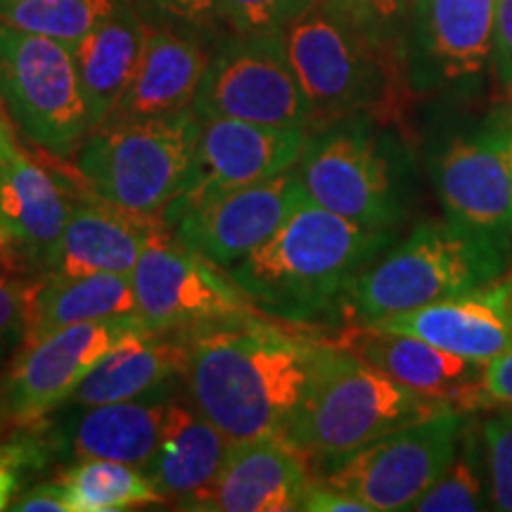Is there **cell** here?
Here are the masks:
<instances>
[{"label":"cell","instance_id":"1","mask_svg":"<svg viewBox=\"0 0 512 512\" xmlns=\"http://www.w3.org/2000/svg\"><path fill=\"white\" fill-rule=\"evenodd\" d=\"M190 403L230 441L283 437L304 399L318 339L249 316L190 332Z\"/></svg>","mask_w":512,"mask_h":512},{"label":"cell","instance_id":"2","mask_svg":"<svg viewBox=\"0 0 512 512\" xmlns=\"http://www.w3.org/2000/svg\"><path fill=\"white\" fill-rule=\"evenodd\" d=\"M396 230L368 228L306 200L228 275L259 311L290 323L342 313L358 273L394 245Z\"/></svg>","mask_w":512,"mask_h":512},{"label":"cell","instance_id":"3","mask_svg":"<svg viewBox=\"0 0 512 512\" xmlns=\"http://www.w3.org/2000/svg\"><path fill=\"white\" fill-rule=\"evenodd\" d=\"M283 34L316 121L394 117L406 62L392 34L368 27L330 0H318Z\"/></svg>","mask_w":512,"mask_h":512},{"label":"cell","instance_id":"4","mask_svg":"<svg viewBox=\"0 0 512 512\" xmlns=\"http://www.w3.org/2000/svg\"><path fill=\"white\" fill-rule=\"evenodd\" d=\"M446 411L458 408L392 380L335 342H318L304 399L283 439L320 463Z\"/></svg>","mask_w":512,"mask_h":512},{"label":"cell","instance_id":"5","mask_svg":"<svg viewBox=\"0 0 512 512\" xmlns=\"http://www.w3.org/2000/svg\"><path fill=\"white\" fill-rule=\"evenodd\" d=\"M510 247L448 221L425 223L358 273L342 313L373 325L477 290L508 271Z\"/></svg>","mask_w":512,"mask_h":512},{"label":"cell","instance_id":"6","mask_svg":"<svg viewBox=\"0 0 512 512\" xmlns=\"http://www.w3.org/2000/svg\"><path fill=\"white\" fill-rule=\"evenodd\" d=\"M200 128L195 107L171 117L102 124L76 150V169L98 200L162 219L188 185Z\"/></svg>","mask_w":512,"mask_h":512},{"label":"cell","instance_id":"7","mask_svg":"<svg viewBox=\"0 0 512 512\" xmlns=\"http://www.w3.org/2000/svg\"><path fill=\"white\" fill-rule=\"evenodd\" d=\"M370 117L330 121L306 140L294 164L306 195L320 207L368 228L396 230L406 216L403 162Z\"/></svg>","mask_w":512,"mask_h":512},{"label":"cell","instance_id":"8","mask_svg":"<svg viewBox=\"0 0 512 512\" xmlns=\"http://www.w3.org/2000/svg\"><path fill=\"white\" fill-rule=\"evenodd\" d=\"M0 98L27 138L55 157L76 155L93 131L74 50L0 24Z\"/></svg>","mask_w":512,"mask_h":512},{"label":"cell","instance_id":"9","mask_svg":"<svg viewBox=\"0 0 512 512\" xmlns=\"http://www.w3.org/2000/svg\"><path fill=\"white\" fill-rule=\"evenodd\" d=\"M470 411H446L342 456L320 460V482L373 512L411 510L446 470Z\"/></svg>","mask_w":512,"mask_h":512},{"label":"cell","instance_id":"10","mask_svg":"<svg viewBox=\"0 0 512 512\" xmlns=\"http://www.w3.org/2000/svg\"><path fill=\"white\" fill-rule=\"evenodd\" d=\"M200 119L309 128L313 107L287 55L283 31L238 34L209 60L192 102Z\"/></svg>","mask_w":512,"mask_h":512},{"label":"cell","instance_id":"11","mask_svg":"<svg viewBox=\"0 0 512 512\" xmlns=\"http://www.w3.org/2000/svg\"><path fill=\"white\" fill-rule=\"evenodd\" d=\"M138 313L67 325L24 344L0 384V403L15 425H36L69 401L83 377L121 344L155 337Z\"/></svg>","mask_w":512,"mask_h":512},{"label":"cell","instance_id":"12","mask_svg":"<svg viewBox=\"0 0 512 512\" xmlns=\"http://www.w3.org/2000/svg\"><path fill=\"white\" fill-rule=\"evenodd\" d=\"M131 280L138 316L157 335H190L259 311L228 273L223 275L219 266L183 245L176 235L147 247Z\"/></svg>","mask_w":512,"mask_h":512},{"label":"cell","instance_id":"13","mask_svg":"<svg viewBox=\"0 0 512 512\" xmlns=\"http://www.w3.org/2000/svg\"><path fill=\"white\" fill-rule=\"evenodd\" d=\"M498 0H418L403 62L415 93H472L494 62Z\"/></svg>","mask_w":512,"mask_h":512},{"label":"cell","instance_id":"14","mask_svg":"<svg viewBox=\"0 0 512 512\" xmlns=\"http://www.w3.org/2000/svg\"><path fill=\"white\" fill-rule=\"evenodd\" d=\"M200 140L183 195L164 211L174 230L192 209L223 192L247 188L290 171L302 157L306 128L252 124L240 119H200Z\"/></svg>","mask_w":512,"mask_h":512},{"label":"cell","instance_id":"15","mask_svg":"<svg viewBox=\"0 0 512 512\" xmlns=\"http://www.w3.org/2000/svg\"><path fill=\"white\" fill-rule=\"evenodd\" d=\"M309 200L297 169L268 181L223 192L188 211L174 235L223 271L261 247Z\"/></svg>","mask_w":512,"mask_h":512},{"label":"cell","instance_id":"16","mask_svg":"<svg viewBox=\"0 0 512 512\" xmlns=\"http://www.w3.org/2000/svg\"><path fill=\"white\" fill-rule=\"evenodd\" d=\"M446 221L512 245V181L503 126L453 138L432 162Z\"/></svg>","mask_w":512,"mask_h":512},{"label":"cell","instance_id":"17","mask_svg":"<svg viewBox=\"0 0 512 512\" xmlns=\"http://www.w3.org/2000/svg\"><path fill=\"white\" fill-rule=\"evenodd\" d=\"M311 486L306 458L283 437L233 441L219 475L200 494L178 503L202 512L302 510Z\"/></svg>","mask_w":512,"mask_h":512},{"label":"cell","instance_id":"18","mask_svg":"<svg viewBox=\"0 0 512 512\" xmlns=\"http://www.w3.org/2000/svg\"><path fill=\"white\" fill-rule=\"evenodd\" d=\"M335 344L349 349L392 380L420 394L448 401L458 411H472L486 396L482 389L484 363L448 354L406 332L351 323L347 330L339 332Z\"/></svg>","mask_w":512,"mask_h":512},{"label":"cell","instance_id":"19","mask_svg":"<svg viewBox=\"0 0 512 512\" xmlns=\"http://www.w3.org/2000/svg\"><path fill=\"white\" fill-rule=\"evenodd\" d=\"M373 325L420 337L467 361L489 363L512 347V266L477 290Z\"/></svg>","mask_w":512,"mask_h":512},{"label":"cell","instance_id":"20","mask_svg":"<svg viewBox=\"0 0 512 512\" xmlns=\"http://www.w3.org/2000/svg\"><path fill=\"white\" fill-rule=\"evenodd\" d=\"M166 238L174 230L159 216L128 214L102 200L79 204L43 268L55 275H131L145 249Z\"/></svg>","mask_w":512,"mask_h":512},{"label":"cell","instance_id":"21","mask_svg":"<svg viewBox=\"0 0 512 512\" xmlns=\"http://www.w3.org/2000/svg\"><path fill=\"white\" fill-rule=\"evenodd\" d=\"M72 202L53 176L12 145L0 159V235L12 254L43 266L72 216Z\"/></svg>","mask_w":512,"mask_h":512},{"label":"cell","instance_id":"22","mask_svg":"<svg viewBox=\"0 0 512 512\" xmlns=\"http://www.w3.org/2000/svg\"><path fill=\"white\" fill-rule=\"evenodd\" d=\"M166 384L128 401L83 406L67 420L57 448L74 460L105 458L143 467L155 456L164 432L166 411L171 406Z\"/></svg>","mask_w":512,"mask_h":512},{"label":"cell","instance_id":"23","mask_svg":"<svg viewBox=\"0 0 512 512\" xmlns=\"http://www.w3.org/2000/svg\"><path fill=\"white\" fill-rule=\"evenodd\" d=\"M207 64V55L188 38L147 29L136 74L102 124L159 119L188 110L200 91Z\"/></svg>","mask_w":512,"mask_h":512},{"label":"cell","instance_id":"24","mask_svg":"<svg viewBox=\"0 0 512 512\" xmlns=\"http://www.w3.org/2000/svg\"><path fill=\"white\" fill-rule=\"evenodd\" d=\"M230 441L195 406L171 401L159 446L143 472L152 479L162 501H185L214 482L226 463Z\"/></svg>","mask_w":512,"mask_h":512},{"label":"cell","instance_id":"25","mask_svg":"<svg viewBox=\"0 0 512 512\" xmlns=\"http://www.w3.org/2000/svg\"><path fill=\"white\" fill-rule=\"evenodd\" d=\"M147 29L126 3H117L112 15L74 48L83 98L91 112L93 128L110 117L126 86L136 74L143 55Z\"/></svg>","mask_w":512,"mask_h":512},{"label":"cell","instance_id":"26","mask_svg":"<svg viewBox=\"0 0 512 512\" xmlns=\"http://www.w3.org/2000/svg\"><path fill=\"white\" fill-rule=\"evenodd\" d=\"M138 313L136 290L126 273L55 275L29 290L24 344L38 342L67 325Z\"/></svg>","mask_w":512,"mask_h":512},{"label":"cell","instance_id":"27","mask_svg":"<svg viewBox=\"0 0 512 512\" xmlns=\"http://www.w3.org/2000/svg\"><path fill=\"white\" fill-rule=\"evenodd\" d=\"M188 351V335L169 339L155 335L121 344L83 377L67 403L83 408L143 396L162 384H169L176 375H183Z\"/></svg>","mask_w":512,"mask_h":512},{"label":"cell","instance_id":"28","mask_svg":"<svg viewBox=\"0 0 512 512\" xmlns=\"http://www.w3.org/2000/svg\"><path fill=\"white\" fill-rule=\"evenodd\" d=\"M67 489L72 512H117L162 501L140 467L105 458H79L57 479Z\"/></svg>","mask_w":512,"mask_h":512},{"label":"cell","instance_id":"29","mask_svg":"<svg viewBox=\"0 0 512 512\" xmlns=\"http://www.w3.org/2000/svg\"><path fill=\"white\" fill-rule=\"evenodd\" d=\"M491 508L489 470L482 439V422L467 413L456 453L430 489L413 503L418 512H477Z\"/></svg>","mask_w":512,"mask_h":512},{"label":"cell","instance_id":"30","mask_svg":"<svg viewBox=\"0 0 512 512\" xmlns=\"http://www.w3.org/2000/svg\"><path fill=\"white\" fill-rule=\"evenodd\" d=\"M119 0H0L3 27L46 36L76 48Z\"/></svg>","mask_w":512,"mask_h":512},{"label":"cell","instance_id":"31","mask_svg":"<svg viewBox=\"0 0 512 512\" xmlns=\"http://www.w3.org/2000/svg\"><path fill=\"white\" fill-rule=\"evenodd\" d=\"M316 3L318 0H219L216 12L235 29V34H256L283 31Z\"/></svg>","mask_w":512,"mask_h":512},{"label":"cell","instance_id":"32","mask_svg":"<svg viewBox=\"0 0 512 512\" xmlns=\"http://www.w3.org/2000/svg\"><path fill=\"white\" fill-rule=\"evenodd\" d=\"M491 508L512 512V411L482 422Z\"/></svg>","mask_w":512,"mask_h":512},{"label":"cell","instance_id":"33","mask_svg":"<svg viewBox=\"0 0 512 512\" xmlns=\"http://www.w3.org/2000/svg\"><path fill=\"white\" fill-rule=\"evenodd\" d=\"M330 3L347 10L368 27L387 31V34H392L399 19L408 12L403 0H330Z\"/></svg>","mask_w":512,"mask_h":512},{"label":"cell","instance_id":"34","mask_svg":"<svg viewBox=\"0 0 512 512\" xmlns=\"http://www.w3.org/2000/svg\"><path fill=\"white\" fill-rule=\"evenodd\" d=\"M494 67L501 86L512 95V0L496 3Z\"/></svg>","mask_w":512,"mask_h":512},{"label":"cell","instance_id":"35","mask_svg":"<svg viewBox=\"0 0 512 512\" xmlns=\"http://www.w3.org/2000/svg\"><path fill=\"white\" fill-rule=\"evenodd\" d=\"M15 512H72L67 489L60 482L41 484L10 503Z\"/></svg>","mask_w":512,"mask_h":512},{"label":"cell","instance_id":"36","mask_svg":"<svg viewBox=\"0 0 512 512\" xmlns=\"http://www.w3.org/2000/svg\"><path fill=\"white\" fill-rule=\"evenodd\" d=\"M482 389L486 399L503 403L512 408V347L505 349L501 356L484 363Z\"/></svg>","mask_w":512,"mask_h":512},{"label":"cell","instance_id":"37","mask_svg":"<svg viewBox=\"0 0 512 512\" xmlns=\"http://www.w3.org/2000/svg\"><path fill=\"white\" fill-rule=\"evenodd\" d=\"M302 510L309 512H373L358 498L325 484H311L304 494Z\"/></svg>","mask_w":512,"mask_h":512},{"label":"cell","instance_id":"38","mask_svg":"<svg viewBox=\"0 0 512 512\" xmlns=\"http://www.w3.org/2000/svg\"><path fill=\"white\" fill-rule=\"evenodd\" d=\"M147 3L162 15L183 19V22H204L214 15L219 0H147Z\"/></svg>","mask_w":512,"mask_h":512},{"label":"cell","instance_id":"39","mask_svg":"<svg viewBox=\"0 0 512 512\" xmlns=\"http://www.w3.org/2000/svg\"><path fill=\"white\" fill-rule=\"evenodd\" d=\"M19 489V475L0 458V510H8Z\"/></svg>","mask_w":512,"mask_h":512},{"label":"cell","instance_id":"40","mask_svg":"<svg viewBox=\"0 0 512 512\" xmlns=\"http://www.w3.org/2000/svg\"><path fill=\"white\" fill-rule=\"evenodd\" d=\"M503 147H505V159H508L510 181H512V124L503 126Z\"/></svg>","mask_w":512,"mask_h":512},{"label":"cell","instance_id":"41","mask_svg":"<svg viewBox=\"0 0 512 512\" xmlns=\"http://www.w3.org/2000/svg\"><path fill=\"white\" fill-rule=\"evenodd\" d=\"M12 261H15V254H12L10 245H8V242H5L3 235H0V264L12 266Z\"/></svg>","mask_w":512,"mask_h":512},{"label":"cell","instance_id":"42","mask_svg":"<svg viewBox=\"0 0 512 512\" xmlns=\"http://www.w3.org/2000/svg\"><path fill=\"white\" fill-rule=\"evenodd\" d=\"M15 145L10 140V133H8V128H5V124H3V119H0V159H3V155L5 152L10 150V147Z\"/></svg>","mask_w":512,"mask_h":512},{"label":"cell","instance_id":"43","mask_svg":"<svg viewBox=\"0 0 512 512\" xmlns=\"http://www.w3.org/2000/svg\"><path fill=\"white\" fill-rule=\"evenodd\" d=\"M5 422H10V420H8V415H5V408H3V403H0V432H3Z\"/></svg>","mask_w":512,"mask_h":512},{"label":"cell","instance_id":"44","mask_svg":"<svg viewBox=\"0 0 512 512\" xmlns=\"http://www.w3.org/2000/svg\"><path fill=\"white\" fill-rule=\"evenodd\" d=\"M8 351H10V347H8V344L3 342V339H0V358H3L5 354H8Z\"/></svg>","mask_w":512,"mask_h":512},{"label":"cell","instance_id":"45","mask_svg":"<svg viewBox=\"0 0 512 512\" xmlns=\"http://www.w3.org/2000/svg\"><path fill=\"white\" fill-rule=\"evenodd\" d=\"M415 3H418V0H403V5H406V10H411Z\"/></svg>","mask_w":512,"mask_h":512}]
</instances>
